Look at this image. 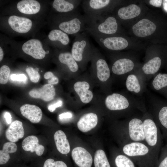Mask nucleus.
Listing matches in <instances>:
<instances>
[{"mask_svg": "<svg viewBox=\"0 0 167 167\" xmlns=\"http://www.w3.org/2000/svg\"><path fill=\"white\" fill-rule=\"evenodd\" d=\"M87 17L88 24L85 32L111 36L116 33L118 30V24L116 19L113 16H106L105 14L95 17Z\"/></svg>", "mask_w": 167, "mask_h": 167, "instance_id": "nucleus-1", "label": "nucleus"}, {"mask_svg": "<svg viewBox=\"0 0 167 167\" xmlns=\"http://www.w3.org/2000/svg\"><path fill=\"white\" fill-rule=\"evenodd\" d=\"M65 19L58 24L59 29L68 34L75 36L85 32L88 24L86 15H82L78 11L68 14Z\"/></svg>", "mask_w": 167, "mask_h": 167, "instance_id": "nucleus-2", "label": "nucleus"}, {"mask_svg": "<svg viewBox=\"0 0 167 167\" xmlns=\"http://www.w3.org/2000/svg\"><path fill=\"white\" fill-rule=\"evenodd\" d=\"M143 100L133 96L129 92L124 95L118 93H113L108 95L105 100L106 108L112 111L124 110L128 109L132 105L143 103Z\"/></svg>", "mask_w": 167, "mask_h": 167, "instance_id": "nucleus-3", "label": "nucleus"}, {"mask_svg": "<svg viewBox=\"0 0 167 167\" xmlns=\"http://www.w3.org/2000/svg\"><path fill=\"white\" fill-rule=\"evenodd\" d=\"M93 46L85 32L75 36L72 45L71 54L76 62H81L85 57L91 55Z\"/></svg>", "mask_w": 167, "mask_h": 167, "instance_id": "nucleus-4", "label": "nucleus"}, {"mask_svg": "<svg viewBox=\"0 0 167 167\" xmlns=\"http://www.w3.org/2000/svg\"><path fill=\"white\" fill-rule=\"evenodd\" d=\"M85 32L91 36L101 47L109 50H122L126 48L128 45L127 40L121 36H104L90 32Z\"/></svg>", "mask_w": 167, "mask_h": 167, "instance_id": "nucleus-5", "label": "nucleus"}, {"mask_svg": "<svg viewBox=\"0 0 167 167\" xmlns=\"http://www.w3.org/2000/svg\"><path fill=\"white\" fill-rule=\"evenodd\" d=\"M146 81L141 73H131L126 76L125 85L128 92L137 98L143 100L141 97L147 91Z\"/></svg>", "mask_w": 167, "mask_h": 167, "instance_id": "nucleus-6", "label": "nucleus"}, {"mask_svg": "<svg viewBox=\"0 0 167 167\" xmlns=\"http://www.w3.org/2000/svg\"><path fill=\"white\" fill-rule=\"evenodd\" d=\"M109 0H84L82 1L84 14L91 18L105 15L111 5Z\"/></svg>", "mask_w": 167, "mask_h": 167, "instance_id": "nucleus-7", "label": "nucleus"}, {"mask_svg": "<svg viewBox=\"0 0 167 167\" xmlns=\"http://www.w3.org/2000/svg\"><path fill=\"white\" fill-rule=\"evenodd\" d=\"M22 49L25 54L36 59H42L45 56L46 52L42 43L38 39H31L27 41L23 45Z\"/></svg>", "mask_w": 167, "mask_h": 167, "instance_id": "nucleus-8", "label": "nucleus"}, {"mask_svg": "<svg viewBox=\"0 0 167 167\" xmlns=\"http://www.w3.org/2000/svg\"><path fill=\"white\" fill-rule=\"evenodd\" d=\"M72 159L79 167H91L93 161L91 154L83 148H75L71 152Z\"/></svg>", "mask_w": 167, "mask_h": 167, "instance_id": "nucleus-9", "label": "nucleus"}, {"mask_svg": "<svg viewBox=\"0 0 167 167\" xmlns=\"http://www.w3.org/2000/svg\"><path fill=\"white\" fill-rule=\"evenodd\" d=\"M156 28L155 24L147 19H143L135 24L132 27L134 34L139 37H144L152 34Z\"/></svg>", "mask_w": 167, "mask_h": 167, "instance_id": "nucleus-10", "label": "nucleus"}, {"mask_svg": "<svg viewBox=\"0 0 167 167\" xmlns=\"http://www.w3.org/2000/svg\"><path fill=\"white\" fill-rule=\"evenodd\" d=\"M8 23L14 30L21 33L28 32L31 29L32 25L30 19L15 15L10 16L8 19Z\"/></svg>", "mask_w": 167, "mask_h": 167, "instance_id": "nucleus-11", "label": "nucleus"}, {"mask_svg": "<svg viewBox=\"0 0 167 167\" xmlns=\"http://www.w3.org/2000/svg\"><path fill=\"white\" fill-rule=\"evenodd\" d=\"M21 114L32 123L39 122L42 117V112L38 106L34 105L25 104L20 109Z\"/></svg>", "mask_w": 167, "mask_h": 167, "instance_id": "nucleus-12", "label": "nucleus"}, {"mask_svg": "<svg viewBox=\"0 0 167 167\" xmlns=\"http://www.w3.org/2000/svg\"><path fill=\"white\" fill-rule=\"evenodd\" d=\"M24 130L22 122L16 120L13 122L6 130L5 136L9 142L15 143L22 139Z\"/></svg>", "mask_w": 167, "mask_h": 167, "instance_id": "nucleus-13", "label": "nucleus"}, {"mask_svg": "<svg viewBox=\"0 0 167 167\" xmlns=\"http://www.w3.org/2000/svg\"><path fill=\"white\" fill-rule=\"evenodd\" d=\"M55 89L53 85L48 84L38 88L33 89L29 92L32 97L40 98L45 101L53 100L55 95Z\"/></svg>", "mask_w": 167, "mask_h": 167, "instance_id": "nucleus-14", "label": "nucleus"}, {"mask_svg": "<svg viewBox=\"0 0 167 167\" xmlns=\"http://www.w3.org/2000/svg\"><path fill=\"white\" fill-rule=\"evenodd\" d=\"M145 139L148 144L154 146L157 141V130L154 121L150 118L145 119L143 122Z\"/></svg>", "mask_w": 167, "mask_h": 167, "instance_id": "nucleus-15", "label": "nucleus"}, {"mask_svg": "<svg viewBox=\"0 0 167 167\" xmlns=\"http://www.w3.org/2000/svg\"><path fill=\"white\" fill-rule=\"evenodd\" d=\"M134 67V63L131 59L126 58L118 59L113 62L112 66L113 73L123 75L131 73Z\"/></svg>", "mask_w": 167, "mask_h": 167, "instance_id": "nucleus-16", "label": "nucleus"}, {"mask_svg": "<svg viewBox=\"0 0 167 167\" xmlns=\"http://www.w3.org/2000/svg\"><path fill=\"white\" fill-rule=\"evenodd\" d=\"M82 0H55L52 6L58 12L67 14L75 12L78 11V7Z\"/></svg>", "mask_w": 167, "mask_h": 167, "instance_id": "nucleus-17", "label": "nucleus"}, {"mask_svg": "<svg viewBox=\"0 0 167 167\" xmlns=\"http://www.w3.org/2000/svg\"><path fill=\"white\" fill-rule=\"evenodd\" d=\"M23 149L25 151L35 152L38 156H41L45 150L44 146L39 143L38 138L36 136H28L23 140L22 144Z\"/></svg>", "mask_w": 167, "mask_h": 167, "instance_id": "nucleus-18", "label": "nucleus"}, {"mask_svg": "<svg viewBox=\"0 0 167 167\" xmlns=\"http://www.w3.org/2000/svg\"><path fill=\"white\" fill-rule=\"evenodd\" d=\"M161 64V60L158 56L151 59L144 64L142 67V74L146 81L153 77L159 70Z\"/></svg>", "mask_w": 167, "mask_h": 167, "instance_id": "nucleus-19", "label": "nucleus"}, {"mask_svg": "<svg viewBox=\"0 0 167 167\" xmlns=\"http://www.w3.org/2000/svg\"><path fill=\"white\" fill-rule=\"evenodd\" d=\"M129 131L130 137L132 140L140 141L144 139L143 122L139 119L134 118L130 121Z\"/></svg>", "mask_w": 167, "mask_h": 167, "instance_id": "nucleus-20", "label": "nucleus"}, {"mask_svg": "<svg viewBox=\"0 0 167 167\" xmlns=\"http://www.w3.org/2000/svg\"><path fill=\"white\" fill-rule=\"evenodd\" d=\"M97 55V59L95 60V66L97 75L99 80L102 82L107 81L110 76V71L106 61L103 58L99 57V51L95 48Z\"/></svg>", "mask_w": 167, "mask_h": 167, "instance_id": "nucleus-21", "label": "nucleus"}, {"mask_svg": "<svg viewBox=\"0 0 167 167\" xmlns=\"http://www.w3.org/2000/svg\"><path fill=\"white\" fill-rule=\"evenodd\" d=\"M97 122V115L93 113H89L80 118L77 122V127L80 131L86 132L95 127Z\"/></svg>", "mask_w": 167, "mask_h": 167, "instance_id": "nucleus-22", "label": "nucleus"}, {"mask_svg": "<svg viewBox=\"0 0 167 167\" xmlns=\"http://www.w3.org/2000/svg\"><path fill=\"white\" fill-rule=\"evenodd\" d=\"M89 84L86 81H78L74 85V89L79 96L81 101L87 104L92 99L93 95L92 92L88 90Z\"/></svg>", "mask_w": 167, "mask_h": 167, "instance_id": "nucleus-23", "label": "nucleus"}, {"mask_svg": "<svg viewBox=\"0 0 167 167\" xmlns=\"http://www.w3.org/2000/svg\"><path fill=\"white\" fill-rule=\"evenodd\" d=\"M123 150L125 154L130 156H142L146 154L148 148L144 144L138 142H133L125 145Z\"/></svg>", "mask_w": 167, "mask_h": 167, "instance_id": "nucleus-24", "label": "nucleus"}, {"mask_svg": "<svg viewBox=\"0 0 167 167\" xmlns=\"http://www.w3.org/2000/svg\"><path fill=\"white\" fill-rule=\"evenodd\" d=\"M18 10L20 12L26 14H34L40 11V3L35 0H23L19 2L17 5Z\"/></svg>", "mask_w": 167, "mask_h": 167, "instance_id": "nucleus-25", "label": "nucleus"}, {"mask_svg": "<svg viewBox=\"0 0 167 167\" xmlns=\"http://www.w3.org/2000/svg\"><path fill=\"white\" fill-rule=\"evenodd\" d=\"M54 138L57 149L60 153L66 154L69 152L70 145L66 135L63 131H57L54 135Z\"/></svg>", "mask_w": 167, "mask_h": 167, "instance_id": "nucleus-26", "label": "nucleus"}, {"mask_svg": "<svg viewBox=\"0 0 167 167\" xmlns=\"http://www.w3.org/2000/svg\"><path fill=\"white\" fill-rule=\"evenodd\" d=\"M141 13L140 8L135 4H130L127 6L122 7L117 11L118 17L122 20H127L134 18Z\"/></svg>", "mask_w": 167, "mask_h": 167, "instance_id": "nucleus-27", "label": "nucleus"}, {"mask_svg": "<svg viewBox=\"0 0 167 167\" xmlns=\"http://www.w3.org/2000/svg\"><path fill=\"white\" fill-rule=\"evenodd\" d=\"M17 149V145L11 142L5 143L0 150V164H6L10 158V154L15 153Z\"/></svg>", "mask_w": 167, "mask_h": 167, "instance_id": "nucleus-28", "label": "nucleus"}, {"mask_svg": "<svg viewBox=\"0 0 167 167\" xmlns=\"http://www.w3.org/2000/svg\"><path fill=\"white\" fill-rule=\"evenodd\" d=\"M58 59L61 63L67 66L71 72H75L78 71L79 65L71 53L67 52L60 53L58 55Z\"/></svg>", "mask_w": 167, "mask_h": 167, "instance_id": "nucleus-29", "label": "nucleus"}, {"mask_svg": "<svg viewBox=\"0 0 167 167\" xmlns=\"http://www.w3.org/2000/svg\"><path fill=\"white\" fill-rule=\"evenodd\" d=\"M153 90L161 92L167 88V74L159 73L154 76L150 83Z\"/></svg>", "mask_w": 167, "mask_h": 167, "instance_id": "nucleus-30", "label": "nucleus"}, {"mask_svg": "<svg viewBox=\"0 0 167 167\" xmlns=\"http://www.w3.org/2000/svg\"><path fill=\"white\" fill-rule=\"evenodd\" d=\"M48 37L50 40L59 42L64 46L68 45L70 41L67 34L59 29L51 30L49 33Z\"/></svg>", "mask_w": 167, "mask_h": 167, "instance_id": "nucleus-31", "label": "nucleus"}, {"mask_svg": "<svg viewBox=\"0 0 167 167\" xmlns=\"http://www.w3.org/2000/svg\"><path fill=\"white\" fill-rule=\"evenodd\" d=\"M94 162L95 167H111L104 151L101 149L96 152Z\"/></svg>", "mask_w": 167, "mask_h": 167, "instance_id": "nucleus-32", "label": "nucleus"}, {"mask_svg": "<svg viewBox=\"0 0 167 167\" xmlns=\"http://www.w3.org/2000/svg\"><path fill=\"white\" fill-rule=\"evenodd\" d=\"M116 167H135L133 162L129 158L123 155H119L115 159Z\"/></svg>", "mask_w": 167, "mask_h": 167, "instance_id": "nucleus-33", "label": "nucleus"}, {"mask_svg": "<svg viewBox=\"0 0 167 167\" xmlns=\"http://www.w3.org/2000/svg\"><path fill=\"white\" fill-rule=\"evenodd\" d=\"M10 73V69L7 66L4 65L0 69V83L5 84L8 81Z\"/></svg>", "mask_w": 167, "mask_h": 167, "instance_id": "nucleus-34", "label": "nucleus"}, {"mask_svg": "<svg viewBox=\"0 0 167 167\" xmlns=\"http://www.w3.org/2000/svg\"><path fill=\"white\" fill-rule=\"evenodd\" d=\"M43 167H67L63 161H55L52 158H49L45 161Z\"/></svg>", "mask_w": 167, "mask_h": 167, "instance_id": "nucleus-35", "label": "nucleus"}, {"mask_svg": "<svg viewBox=\"0 0 167 167\" xmlns=\"http://www.w3.org/2000/svg\"><path fill=\"white\" fill-rule=\"evenodd\" d=\"M158 118L161 124L167 129V106H164L161 109Z\"/></svg>", "mask_w": 167, "mask_h": 167, "instance_id": "nucleus-36", "label": "nucleus"}, {"mask_svg": "<svg viewBox=\"0 0 167 167\" xmlns=\"http://www.w3.org/2000/svg\"><path fill=\"white\" fill-rule=\"evenodd\" d=\"M26 71L31 81L35 83L38 82L40 76L36 70L32 67H28L26 68Z\"/></svg>", "mask_w": 167, "mask_h": 167, "instance_id": "nucleus-37", "label": "nucleus"}, {"mask_svg": "<svg viewBox=\"0 0 167 167\" xmlns=\"http://www.w3.org/2000/svg\"><path fill=\"white\" fill-rule=\"evenodd\" d=\"M11 79L13 81L24 82L26 80L27 77L24 74H12L10 76Z\"/></svg>", "mask_w": 167, "mask_h": 167, "instance_id": "nucleus-38", "label": "nucleus"}, {"mask_svg": "<svg viewBox=\"0 0 167 167\" xmlns=\"http://www.w3.org/2000/svg\"><path fill=\"white\" fill-rule=\"evenodd\" d=\"M63 102L61 100H59L56 103L49 105L48 108V109L51 112H53L57 108L62 106Z\"/></svg>", "mask_w": 167, "mask_h": 167, "instance_id": "nucleus-39", "label": "nucleus"}, {"mask_svg": "<svg viewBox=\"0 0 167 167\" xmlns=\"http://www.w3.org/2000/svg\"><path fill=\"white\" fill-rule=\"evenodd\" d=\"M72 113L70 112L62 113L59 114L58 118L60 120H65L71 118L72 117Z\"/></svg>", "mask_w": 167, "mask_h": 167, "instance_id": "nucleus-40", "label": "nucleus"}, {"mask_svg": "<svg viewBox=\"0 0 167 167\" xmlns=\"http://www.w3.org/2000/svg\"><path fill=\"white\" fill-rule=\"evenodd\" d=\"M4 117L6 123L8 124L12 123V117L11 114L8 112H6L4 114Z\"/></svg>", "mask_w": 167, "mask_h": 167, "instance_id": "nucleus-41", "label": "nucleus"}, {"mask_svg": "<svg viewBox=\"0 0 167 167\" xmlns=\"http://www.w3.org/2000/svg\"><path fill=\"white\" fill-rule=\"evenodd\" d=\"M162 0H151L149 1V3L156 7H160L161 6Z\"/></svg>", "mask_w": 167, "mask_h": 167, "instance_id": "nucleus-42", "label": "nucleus"}, {"mask_svg": "<svg viewBox=\"0 0 167 167\" xmlns=\"http://www.w3.org/2000/svg\"><path fill=\"white\" fill-rule=\"evenodd\" d=\"M59 80L58 78L55 75L52 78L49 79L48 84H56L58 83Z\"/></svg>", "mask_w": 167, "mask_h": 167, "instance_id": "nucleus-43", "label": "nucleus"}, {"mask_svg": "<svg viewBox=\"0 0 167 167\" xmlns=\"http://www.w3.org/2000/svg\"><path fill=\"white\" fill-rule=\"evenodd\" d=\"M54 75L51 72L48 71L45 73L44 75V77L45 79H49Z\"/></svg>", "mask_w": 167, "mask_h": 167, "instance_id": "nucleus-44", "label": "nucleus"}, {"mask_svg": "<svg viewBox=\"0 0 167 167\" xmlns=\"http://www.w3.org/2000/svg\"><path fill=\"white\" fill-rule=\"evenodd\" d=\"M158 167H167V156L160 163Z\"/></svg>", "mask_w": 167, "mask_h": 167, "instance_id": "nucleus-45", "label": "nucleus"}, {"mask_svg": "<svg viewBox=\"0 0 167 167\" xmlns=\"http://www.w3.org/2000/svg\"><path fill=\"white\" fill-rule=\"evenodd\" d=\"M163 4L164 9L165 11L167 12V0H163Z\"/></svg>", "mask_w": 167, "mask_h": 167, "instance_id": "nucleus-46", "label": "nucleus"}, {"mask_svg": "<svg viewBox=\"0 0 167 167\" xmlns=\"http://www.w3.org/2000/svg\"><path fill=\"white\" fill-rule=\"evenodd\" d=\"M4 53L3 49L1 47H0V61L2 60L3 57Z\"/></svg>", "mask_w": 167, "mask_h": 167, "instance_id": "nucleus-47", "label": "nucleus"}]
</instances>
